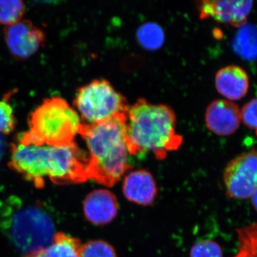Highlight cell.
Instances as JSON below:
<instances>
[{"instance_id":"cell-2","label":"cell","mask_w":257,"mask_h":257,"mask_svg":"<svg viewBox=\"0 0 257 257\" xmlns=\"http://www.w3.org/2000/svg\"><path fill=\"white\" fill-rule=\"evenodd\" d=\"M175 111L165 104H153L145 99L128 108L125 138L128 154L143 156L149 152L157 160H165L167 154L177 150L182 138L176 132Z\"/></svg>"},{"instance_id":"cell-17","label":"cell","mask_w":257,"mask_h":257,"mask_svg":"<svg viewBox=\"0 0 257 257\" xmlns=\"http://www.w3.org/2000/svg\"><path fill=\"white\" fill-rule=\"evenodd\" d=\"M238 247L233 257H257V222L236 229Z\"/></svg>"},{"instance_id":"cell-19","label":"cell","mask_w":257,"mask_h":257,"mask_svg":"<svg viewBox=\"0 0 257 257\" xmlns=\"http://www.w3.org/2000/svg\"><path fill=\"white\" fill-rule=\"evenodd\" d=\"M79 257H117L114 247L104 240H92L82 244Z\"/></svg>"},{"instance_id":"cell-11","label":"cell","mask_w":257,"mask_h":257,"mask_svg":"<svg viewBox=\"0 0 257 257\" xmlns=\"http://www.w3.org/2000/svg\"><path fill=\"white\" fill-rule=\"evenodd\" d=\"M118 201L108 189H95L87 194L83 202L86 219L95 225L109 224L117 215Z\"/></svg>"},{"instance_id":"cell-15","label":"cell","mask_w":257,"mask_h":257,"mask_svg":"<svg viewBox=\"0 0 257 257\" xmlns=\"http://www.w3.org/2000/svg\"><path fill=\"white\" fill-rule=\"evenodd\" d=\"M239 28L233 40V50L244 60H256L257 27L245 23Z\"/></svg>"},{"instance_id":"cell-6","label":"cell","mask_w":257,"mask_h":257,"mask_svg":"<svg viewBox=\"0 0 257 257\" xmlns=\"http://www.w3.org/2000/svg\"><path fill=\"white\" fill-rule=\"evenodd\" d=\"M74 106L83 124L104 122L127 115L126 98L105 79H96L79 88Z\"/></svg>"},{"instance_id":"cell-20","label":"cell","mask_w":257,"mask_h":257,"mask_svg":"<svg viewBox=\"0 0 257 257\" xmlns=\"http://www.w3.org/2000/svg\"><path fill=\"white\" fill-rule=\"evenodd\" d=\"M190 257H223L222 249L213 240H201L191 248Z\"/></svg>"},{"instance_id":"cell-1","label":"cell","mask_w":257,"mask_h":257,"mask_svg":"<svg viewBox=\"0 0 257 257\" xmlns=\"http://www.w3.org/2000/svg\"><path fill=\"white\" fill-rule=\"evenodd\" d=\"M88 155L77 143L66 147L49 145H13L9 166L12 170L43 188L46 180L57 185L79 184L87 181Z\"/></svg>"},{"instance_id":"cell-21","label":"cell","mask_w":257,"mask_h":257,"mask_svg":"<svg viewBox=\"0 0 257 257\" xmlns=\"http://www.w3.org/2000/svg\"><path fill=\"white\" fill-rule=\"evenodd\" d=\"M16 125L14 111L8 98L0 100V135H7L14 130Z\"/></svg>"},{"instance_id":"cell-14","label":"cell","mask_w":257,"mask_h":257,"mask_svg":"<svg viewBox=\"0 0 257 257\" xmlns=\"http://www.w3.org/2000/svg\"><path fill=\"white\" fill-rule=\"evenodd\" d=\"M80 240L64 232H57L52 241L35 252L23 257H79Z\"/></svg>"},{"instance_id":"cell-9","label":"cell","mask_w":257,"mask_h":257,"mask_svg":"<svg viewBox=\"0 0 257 257\" xmlns=\"http://www.w3.org/2000/svg\"><path fill=\"white\" fill-rule=\"evenodd\" d=\"M253 0H199V17L239 28L246 23Z\"/></svg>"},{"instance_id":"cell-23","label":"cell","mask_w":257,"mask_h":257,"mask_svg":"<svg viewBox=\"0 0 257 257\" xmlns=\"http://www.w3.org/2000/svg\"><path fill=\"white\" fill-rule=\"evenodd\" d=\"M35 1L37 2V3H43V4L57 5L63 1V0H35Z\"/></svg>"},{"instance_id":"cell-7","label":"cell","mask_w":257,"mask_h":257,"mask_svg":"<svg viewBox=\"0 0 257 257\" xmlns=\"http://www.w3.org/2000/svg\"><path fill=\"white\" fill-rule=\"evenodd\" d=\"M224 181L230 197H251L257 189V152H245L231 160L225 169Z\"/></svg>"},{"instance_id":"cell-5","label":"cell","mask_w":257,"mask_h":257,"mask_svg":"<svg viewBox=\"0 0 257 257\" xmlns=\"http://www.w3.org/2000/svg\"><path fill=\"white\" fill-rule=\"evenodd\" d=\"M81 123L78 113L64 99L49 98L32 112L28 131L18 142L24 145L69 146L75 143Z\"/></svg>"},{"instance_id":"cell-13","label":"cell","mask_w":257,"mask_h":257,"mask_svg":"<svg viewBox=\"0 0 257 257\" xmlns=\"http://www.w3.org/2000/svg\"><path fill=\"white\" fill-rule=\"evenodd\" d=\"M215 86L218 92L224 97L231 100H238L247 93V74L238 66H227L218 71L215 77Z\"/></svg>"},{"instance_id":"cell-18","label":"cell","mask_w":257,"mask_h":257,"mask_svg":"<svg viewBox=\"0 0 257 257\" xmlns=\"http://www.w3.org/2000/svg\"><path fill=\"white\" fill-rule=\"evenodd\" d=\"M25 12L23 0H0V23L13 25L21 20Z\"/></svg>"},{"instance_id":"cell-24","label":"cell","mask_w":257,"mask_h":257,"mask_svg":"<svg viewBox=\"0 0 257 257\" xmlns=\"http://www.w3.org/2000/svg\"><path fill=\"white\" fill-rule=\"evenodd\" d=\"M251 203H252L253 207H254L257 211V189L256 192L253 193V195L251 196Z\"/></svg>"},{"instance_id":"cell-26","label":"cell","mask_w":257,"mask_h":257,"mask_svg":"<svg viewBox=\"0 0 257 257\" xmlns=\"http://www.w3.org/2000/svg\"><path fill=\"white\" fill-rule=\"evenodd\" d=\"M256 134H257V133H256Z\"/></svg>"},{"instance_id":"cell-22","label":"cell","mask_w":257,"mask_h":257,"mask_svg":"<svg viewBox=\"0 0 257 257\" xmlns=\"http://www.w3.org/2000/svg\"><path fill=\"white\" fill-rule=\"evenodd\" d=\"M241 118L248 127L257 130V98L243 106L241 111Z\"/></svg>"},{"instance_id":"cell-3","label":"cell","mask_w":257,"mask_h":257,"mask_svg":"<svg viewBox=\"0 0 257 257\" xmlns=\"http://www.w3.org/2000/svg\"><path fill=\"white\" fill-rule=\"evenodd\" d=\"M126 116L79 126L78 135L89 150L88 178L105 187L114 186L131 168L125 138Z\"/></svg>"},{"instance_id":"cell-25","label":"cell","mask_w":257,"mask_h":257,"mask_svg":"<svg viewBox=\"0 0 257 257\" xmlns=\"http://www.w3.org/2000/svg\"><path fill=\"white\" fill-rule=\"evenodd\" d=\"M3 140H2L1 138H0V160H1L2 157H3Z\"/></svg>"},{"instance_id":"cell-4","label":"cell","mask_w":257,"mask_h":257,"mask_svg":"<svg viewBox=\"0 0 257 257\" xmlns=\"http://www.w3.org/2000/svg\"><path fill=\"white\" fill-rule=\"evenodd\" d=\"M0 231L23 256L47 246L57 233L55 218L45 203L17 195L0 201Z\"/></svg>"},{"instance_id":"cell-8","label":"cell","mask_w":257,"mask_h":257,"mask_svg":"<svg viewBox=\"0 0 257 257\" xmlns=\"http://www.w3.org/2000/svg\"><path fill=\"white\" fill-rule=\"evenodd\" d=\"M4 37L10 52L18 60L30 58L45 42V32L28 20L7 26Z\"/></svg>"},{"instance_id":"cell-10","label":"cell","mask_w":257,"mask_h":257,"mask_svg":"<svg viewBox=\"0 0 257 257\" xmlns=\"http://www.w3.org/2000/svg\"><path fill=\"white\" fill-rule=\"evenodd\" d=\"M241 111L236 104L218 99L208 106L205 114L207 128L219 136H229L239 128Z\"/></svg>"},{"instance_id":"cell-12","label":"cell","mask_w":257,"mask_h":257,"mask_svg":"<svg viewBox=\"0 0 257 257\" xmlns=\"http://www.w3.org/2000/svg\"><path fill=\"white\" fill-rule=\"evenodd\" d=\"M123 193L130 202L141 206L153 204L157 194V187L153 176L145 170L130 172L124 177Z\"/></svg>"},{"instance_id":"cell-16","label":"cell","mask_w":257,"mask_h":257,"mask_svg":"<svg viewBox=\"0 0 257 257\" xmlns=\"http://www.w3.org/2000/svg\"><path fill=\"white\" fill-rule=\"evenodd\" d=\"M137 37L140 45L149 51L158 50L163 46L165 40L163 29L154 23L142 25L137 32Z\"/></svg>"}]
</instances>
